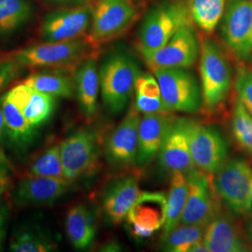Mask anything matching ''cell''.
<instances>
[{
  "mask_svg": "<svg viewBox=\"0 0 252 252\" xmlns=\"http://www.w3.org/2000/svg\"><path fill=\"white\" fill-rule=\"evenodd\" d=\"M251 201H252V184H251Z\"/></svg>",
  "mask_w": 252,
  "mask_h": 252,
  "instance_id": "42",
  "label": "cell"
},
{
  "mask_svg": "<svg viewBox=\"0 0 252 252\" xmlns=\"http://www.w3.org/2000/svg\"><path fill=\"white\" fill-rule=\"evenodd\" d=\"M220 35L238 61L252 54V0H228L220 21Z\"/></svg>",
  "mask_w": 252,
  "mask_h": 252,
  "instance_id": "9",
  "label": "cell"
},
{
  "mask_svg": "<svg viewBox=\"0 0 252 252\" xmlns=\"http://www.w3.org/2000/svg\"><path fill=\"white\" fill-rule=\"evenodd\" d=\"M188 122L186 118H175L167 130L158 153L160 164L166 171L188 174L195 168L190 155Z\"/></svg>",
  "mask_w": 252,
  "mask_h": 252,
  "instance_id": "16",
  "label": "cell"
},
{
  "mask_svg": "<svg viewBox=\"0 0 252 252\" xmlns=\"http://www.w3.org/2000/svg\"><path fill=\"white\" fill-rule=\"evenodd\" d=\"M199 73L202 108L207 113H214L229 96L233 73L224 51L212 38L200 41Z\"/></svg>",
  "mask_w": 252,
  "mask_h": 252,
  "instance_id": "2",
  "label": "cell"
},
{
  "mask_svg": "<svg viewBox=\"0 0 252 252\" xmlns=\"http://www.w3.org/2000/svg\"><path fill=\"white\" fill-rule=\"evenodd\" d=\"M205 226L178 224L162 234V249L168 252H189L191 245L203 238Z\"/></svg>",
  "mask_w": 252,
  "mask_h": 252,
  "instance_id": "29",
  "label": "cell"
},
{
  "mask_svg": "<svg viewBox=\"0 0 252 252\" xmlns=\"http://www.w3.org/2000/svg\"><path fill=\"white\" fill-rule=\"evenodd\" d=\"M245 233H246V237L249 240V242L252 245V214L250 215L249 218L246 220L245 224Z\"/></svg>",
  "mask_w": 252,
  "mask_h": 252,
  "instance_id": "40",
  "label": "cell"
},
{
  "mask_svg": "<svg viewBox=\"0 0 252 252\" xmlns=\"http://www.w3.org/2000/svg\"><path fill=\"white\" fill-rule=\"evenodd\" d=\"M21 68L18 63L10 58L0 61V92L18 77Z\"/></svg>",
  "mask_w": 252,
  "mask_h": 252,
  "instance_id": "35",
  "label": "cell"
},
{
  "mask_svg": "<svg viewBox=\"0 0 252 252\" xmlns=\"http://www.w3.org/2000/svg\"><path fill=\"white\" fill-rule=\"evenodd\" d=\"M141 193L135 177H125L116 180L105 193L103 209L112 224H119L126 216Z\"/></svg>",
  "mask_w": 252,
  "mask_h": 252,
  "instance_id": "22",
  "label": "cell"
},
{
  "mask_svg": "<svg viewBox=\"0 0 252 252\" xmlns=\"http://www.w3.org/2000/svg\"><path fill=\"white\" fill-rule=\"evenodd\" d=\"M200 40L192 24L181 27L164 45L141 54L152 71L163 68L192 67L199 59Z\"/></svg>",
  "mask_w": 252,
  "mask_h": 252,
  "instance_id": "8",
  "label": "cell"
},
{
  "mask_svg": "<svg viewBox=\"0 0 252 252\" xmlns=\"http://www.w3.org/2000/svg\"><path fill=\"white\" fill-rule=\"evenodd\" d=\"M189 149L194 166L207 175L216 173L228 160L229 145L215 127L188 122Z\"/></svg>",
  "mask_w": 252,
  "mask_h": 252,
  "instance_id": "10",
  "label": "cell"
},
{
  "mask_svg": "<svg viewBox=\"0 0 252 252\" xmlns=\"http://www.w3.org/2000/svg\"><path fill=\"white\" fill-rule=\"evenodd\" d=\"M2 226H3V218L0 214V244H1V239H2Z\"/></svg>",
  "mask_w": 252,
  "mask_h": 252,
  "instance_id": "41",
  "label": "cell"
},
{
  "mask_svg": "<svg viewBox=\"0 0 252 252\" xmlns=\"http://www.w3.org/2000/svg\"><path fill=\"white\" fill-rule=\"evenodd\" d=\"M135 108L141 114H156V113H172L166 108L162 97H153L135 94Z\"/></svg>",
  "mask_w": 252,
  "mask_h": 252,
  "instance_id": "34",
  "label": "cell"
},
{
  "mask_svg": "<svg viewBox=\"0 0 252 252\" xmlns=\"http://www.w3.org/2000/svg\"><path fill=\"white\" fill-rule=\"evenodd\" d=\"M163 103L171 112L195 113L202 108V94L195 77L183 68L153 71Z\"/></svg>",
  "mask_w": 252,
  "mask_h": 252,
  "instance_id": "6",
  "label": "cell"
},
{
  "mask_svg": "<svg viewBox=\"0 0 252 252\" xmlns=\"http://www.w3.org/2000/svg\"><path fill=\"white\" fill-rule=\"evenodd\" d=\"M192 24L187 4L163 1L145 15L138 33L140 53L153 52L164 45L181 27Z\"/></svg>",
  "mask_w": 252,
  "mask_h": 252,
  "instance_id": "4",
  "label": "cell"
},
{
  "mask_svg": "<svg viewBox=\"0 0 252 252\" xmlns=\"http://www.w3.org/2000/svg\"><path fill=\"white\" fill-rule=\"evenodd\" d=\"M231 129L236 144L252 156V116L236 96L232 111Z\"/></svg>",
  "mask_w": 252,
  "mask_h": 252,
  "instance_id": "30",
  "label": "cell"
},
{
  "mask_svg": "<svg viewBox=\"0 0 252 252\" xmlns=\"http://www.w3.org/2000/svg\"><path fill=\"white\" fill-rule=\"evenodd\" d=\"M75 92L82 114L92 119L96 115L99 94V70L95 56L82 61L74 73Z\"/></svg>",
  "mask_w": 252,
  "mask_h": 252,
  "instance_id": "21",
  "label": "cell"
},
{
  "mask_svg": "<svg viewBox=\"0 0 252 252\" xmlns=\"http://www.w3.org/2000/svg\"><path fill=\"white\" fill-rule=\"evenodd\" d=\"M0 103L6 132L11 142L19 146L32 142L35 137V127L28 123L18 107L6 94L1 97Z\"/></svg>",
  "mask_w": 252,
  "mask_h": 252,
  "instance_id": "27",
  "label": "cell"
},
{
  "mask_svg": "<svg viewBox=\"0 0 252 252\" xmlns=\"http://www.w3.org/2000/svg\"><path fill=\"white\" fill-rule=\"evenodd\" d=\"M4 129H5V121H4L2 108L0 106V162H5V157H4V154L1 150V138H2Z\"/></svg>",
  "mask_w": 252,
  "mask_h": 252,
  "instance_id": "39",
  "label": "cell"
},
{
  "mask_svg": "<svg viewBox=\"0 0 252 252\" xmlns=\"http://www.w3.org/2000/svg\"><path fill=\"white\" fill-rule=\"evenodd\" d=\"M140 119L141 113L133 104L126 117L108 136L106 156L112 166L128 168L136 164Z\"/></svg>",
  "mask_w": 252,
  "mask_h": 252,
  "instance_id": "15",
  "label": "cell"
},
{
  "mask_svg": "<svg viewBox=\"0 0 252 252\" xmlns=\"http://www.w3.org/2000/svg\"><path fill=\"white\" fill-rule=\"evenodd\" d=\"M189 252H209L208 249L206 246V244L204 242V239H200L198 241H196L195 243L192 244L191 247L189 248Z\"/></svg>",
  "mask_w": 252,
  "mask_h": 252,
  "instance_id": "37",
  "label": "cell"
},
{
  "mask_svg": "<svg viewBox=\"0 0 252 252\" xmlns=\"http://www.w3.org/2000/svg\"><path fill=\"white\" fill-rule=\"evenodd\" d=\"M23 83L35 90L54 97H72L75 92L74 78L62 69L53 72H37L28 76Z\"/></svg>",
  "mask_w": 252,
  "mask_h": 252,
  "instance_id": "26",
  "label": "cell"
},
{
  "mask_svg": "<svg viewBox=\"0 0 252 252\" xmlns=\"http://www.w3.org/2000/svg\"><path fill=\"white\" fill-rule=\"evenodd\" d=\"M140 69L135 59L124 51H115L99 68L100 92L104 105L113 114L125 110L135 91Z\"/></svg>",
  "mask_w": 252,
  "mask_h": 252,
  "instance_id": "3",
  "label": "cell"
},
{
  "mask_svg": "<svg viewBox=\"0 0 252 252\" xmlns=\"http://www.w3.org/2000/svg\"><path fill=\"white\" fill-rule=\"evenodd\" d=\"M69 182L65 178L30 175L19 182L16 199L21 204L49 205L63 195Z\"/></svg>",
  "mask_w": 252,
  "mask_h": 252,
  "instance_id": "19",
  "label": "cell"
},
{
  "mask_svg": "<svg viewBox=\"0 0 252 252\" xmlns=\"http://www.w3.org/2000/svg\"><path fill=\"white\" fill-rule=\"evenodd\" d=\"M9 248L15 252H47L53 251L54 246L36 234L21 233L11 240Z\"/></svg>",
  "mask_w": 252,
  "mask_h": 252,
  "instance_id": "32",
  "label": "cell"
},
{
  "mask_svg": "<svg viewBox=\"0 0 252 252\" xmlns=\"http://www.w3.org/2000/svg\"><path fill=\"white\" fill-rule=\"evenodd\" d=\"M175 118L171 113L145 114L139 123L136 164L148 165L158 155L169 126Z\"/></svg>",
  "mask_w": 252,
  "mask_h": 252,
  "instance_id": "18",
  "label": "cell"
},
{
  "mask_svg": "<svg viewBox=\"0 0 252 252\" xmlns=\"http://www.w3.org/2000/svg\"><path fill=\"white\" fill-rule=\"evenodd\" d=\"M166 220V194L144 191L129 210L126 226L136 238H148L163 228Z\"/></svg>",
  "mask_w": 252,
  "mask_h": 252,
  "instance_id": "14",
  "label": "cell"
},
{
  "mask_svg": "<svg viewBox=\"0 0 252 252\" xmlns=\"http://www.w3.org/2000/svg\"><path fill=\"white\" fill-rule=\"evenodd\" d=\"M31 0H0V38L14 36L34 18Z\"/></svg>",
  "mask_w": 252,
  "mask_h": 252,
  "instance_id": "23",
  "label": "cell"
},
{
  "mask_svg": "<svg viewBox=\"0 0 252 252\" xmlns=\"http://www.w3.org/2000/svg\"><path fill=\"white\" fill-rule=\"evenodd\" d=\"M52 2L61 3V4H71V5H86L94 3L96 0H50Z\"/></svg>",
  "mask_w": 252,
  "mask_h": 252,
  "instance_id": "38",
  "label": "cell"
},
{
  "mask_svg": "<svg viewBox=\"0 0 252 252\" xmlns=\"http://www.w3.org/2000/svg\"><path fill=\"white\" fill-rule=\"evenodd\" d=\"M97 47L89 37H79L59 42H43L28 46L9 55L21 67L76 69L80 63L94 56Z\"/></svg>",
  "mask_w": 252,
  "mask_h": 252,
  "instance_id": "1",
  "label": "cell"
},
{
  "mask_svg": "<svg viewBox=\"0 0 252 252\" xmlns=\"http://www.w3.org/2000/svg\"><path fill=\"white\" fill-rule=\"evenodd\" d=\"M63 176L73 181L94 168L98 153L97 136L88 129H81L65 138L59 146Z\"/></svg>",
  "mask_w": 252,
  "mask_h": 252,
  "instance_id": "13",
  "label": "cell"
},
{
  "mask_svg": "<svg viewBox=\"0 0 252 252\" xmlns=\"http://www.w3.org/2000/svg\"><path fill=\"white\" fill-rule=\"evenodd\" d=\"M228 0H189V15L197 27L206 34L215 31L223 16Z\"/></svg>",
  "mask_w": 252,
  "mask_h": 252,
  "instance_id": "28",
  "label": "cell"
},
{
  "mask_svg": "<svg viewBox=\"0 0 252 252\" xmlns=\"http://www.w3.org/2000/svg\"><path fill=\"white\" fill-rule=\"evenodd\" d=\"M188 197L180 219L181 224L205 226L220 207L210 175L196 167L187 174Z\"/></svg>",
  "mask_w": 252,
  "mask_h": 252,
  "instance_id": "12",
  "label": "cell"
},
{
  "mask_svg": "<svg viewBox=\"0 0 252 252\" xmlns=\"http://www.w3.org/2000/svg\"><path fill=\"white\" fill-rule=\"evenodd\" d=\"M204 242L209 252H246L250 251L247 237L234 219L221 207L205 225Z\"/></svg>",
  "mask_w": 252,
  "mask_h": 252,
  "instance_id": "17",
  "label": "cell"
},
{
  "mask_svg": "<svg viewBox=\"0 0 252 252\" xmlns=\"http://www.w3.org/2000/svg\"><path fill=\"white\" fill-rule=\"evenodd\" d=\"M212 176V185L220 200L237 216L252 212L251 184L252 168L242 159H228Z\"/></svg>",
  "mask_w": 252,
  "mask_h": 252,
  "instance_id": "5",
  "label": "cell"
},
{
  "mask_svg": "<svg viewBox=\"0 0 252 252\" xmlns=\"http://www.w3.org/2000/svg\"><path fill=\"white\" fill-rule=\"evenodd\" d=\"M93 5H74L46 13L39 27L43 42L72 40L84 36L90 28Z\"/></svg>",
  "mask_w": 252,
  "mask_h": 252,
  "instance_id": "11",
  "label": "cell"
},
{
  "mask_svg": "<svg viewBox=\"0 0 252 252\" xmlns=\"http://www.w3.org/2000/svg\"><path fill=\"white\" fill-rule=\"evenodd\" d=\"M66 234L76 249L83 250L93 243L95 236V224L90 210L83 206H75L67 213Z\"/></svg>",
  "mask_w": 252,
  "mask_h": 252,
  "instance_id": "24",
  "label": "cell"
},
{
  "mask_svg": "<svg viewBox=\"0 0 252 252\" xmlns=\"http://www.w3.org/2000/svg\"><path fill=\"white\" fill-rule=\"evenodd\" d=\"M30 175L64 178L59 146H54L41 155L30 168Z\"/></svg>",
  "mask_w": 252,
  "mask_h": 252,
  "instance_id": "31",
  "label": "cell"
},
{
  "mask_svg": "<svg viewBox=\"0 0 252 252\" xmlns=\"http://www.w3.org/2000/svg\"><path fill=\"white\" fill-rule=\"evenodd\" d=\"M5 94L18 107L33 127L45 123L54 112V96L35 90L25 83L13 87Z\"/></svg>",
  "mask_w": 252,
  "mask_h": 252,
  "instance_id": "20",
  "label": "cell"
},
{
  "mask_svg": "<svg viewBox=\"0 0 252 252\" xmlns=\"http://www.w3.org/2000/svg\"><path fill=\"white\" fill-rule=\"evenodd\" d=\"M234 89L236 97L252 116V69L243 64L237 66Z\"/></svg>",
  "mask_w": 252,
  "mask_h": 252,
  "instance_id": "33",
  "label": "cell"
},
{
  "mask_svg": "<svg viewBox=\"0 0 252 252\" xmlns=\"http://www.w3.org/2000/svg\"><path fill=\"white\" fill-rule=\"evenodd\" d=\"M1 162H0V195L4 192V190L7 187V183H8L7 171Z\"/></svg>",
  "mask_w": 252,
  "mask_h": 252,
  "instance_id": "36",
  "label": "cell"
},
{
  "mask_svg": "<svg viewBox=\"0 0 252 252\" xmlns=\"http://www.w3.org/2000/svg\"><path fill=\"white\" fill-rule=\"evenodd\" d=\"M136 7L133 0H96L93 6L91 41L96 46L123 35L133 24Z\"/></svg>",
  "mask_w": 252,
  "mask_h": 252,
  "instance_id": "7",
  "label": "cell"
},
{
  "mask_svg": "<svg viewBox=\"0 0 252 252\" xmlns=\"http://www.w3.org/2000/svg\"><path fill=\"white\" fill-rule=\"evenodd\" d=\"M189 181L187 174L182 172L172 173L168 192L166 194V220L162 234L168 233L180 224L188 197Z\"/></svg>",
  "mask_w": 252,
  "mask_h": 252,
  "instance_id": "25",
  "label": "cell"
}]
</instances>
